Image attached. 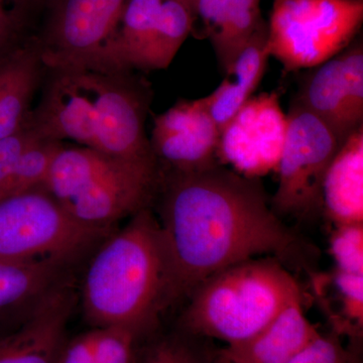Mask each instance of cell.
Masks as SVG:
<instances>
[{"instance_id": "obj_1", "label": "cell", "mask_w": 363, "mask_h": 363, "mask_svg": "<svg viewBox=\"0 0 363 363\" xmlns=\"http://www.w3.org/2000/svg\"><path fill=\"white\" fill-rule=\"evenodd\" d=\"M160 227L171 269L173 302L215 272L255 257L302 259L304 245L272 209L259 178L220 164L171 172Z\"/></svg>"}, {"instance_id": "obj_2", "label": "cell", "mask_w": 363, "mask_h": 363, "mask_svg": "<svg viewBox=\"0 0 363 363\" xmlns=\"http://www.w3.org/2000/svg\"><path fill=\"white\" fill-rule=\"evenodd\" d=\"M95 250L82 286L86 318L97 328L119 327L140 337L174 303L157 217L149 207L140 210Z\"/></svg>"}, {"instance_id": "obj_3", "label": "cell", "mask_w": 363, "mask_h": 363, "mask_svg": "<svg viewBox=\"0 0 363 363\" xmlns=\"http://www.w3.org/2000/svg\"><path fill=\"white\" fill-rule=\"evenodd\" d=\"M181 318L189 334L242 342L303 298L295 277L274 257H255L215 272L196 286Z\"/></svg>"}, {"instance_id": "obj_4", "label": "cell", "mask_w": 363, "mask_h": 363, "mask_svg": "<svg viewBox=\"0 0 363 363\" xmlns=\"http://www.w3.org/2000/svg\"><path fill=\"white\" fill-rule=\"evenodd\" d=\"M112 231L79 223L44 188L0 200V262L75 264Z\"/></svg>"}, {"instance_id": "obj_5", "label": "cell", "mask_w": 363, "mask_h": 363, "mask_svg": "<svg viewBox=\"0 0 363 363\" xmlns=\"http://www.w3.org/2000/svg\"><path fill=\"white\" fill-rule=\"evenodd\" d=\"M362 21L363 0H274L269 56L286 71L315 68L345 50Z\"/></svg>"}, {"instance_id": "obj_6", "label": "cell", "mask_w": 363, "mask_h": 363, "mask_svg": "<svg viewBox=\"0 0 363 363\" xmlns=\"http://www.w3.org/2000/svg\"><path fill=\"white\" fill-rule=\"evenodd\" d=\"M286 117L279 185L271 205L279 217L305 218L322 209L325 175L341 145L333 131L298 102L291 105Z\"/></svg>"}, {"instance_id": "obj_7", "label": "cell", "mask_w": 363, "mask_h": 363, "mask_svg": "<svg viewBox=\"0 0 363 363\" xmlns=\"http://www.w3.org/2000/svg\"><path fill=\"white\" fill-rule=\"evenodd\" d=\"M71 73L93 100L95 150L117 159L157 162L145 131L147 91L124 77L125 73Z\"/></svg>"}, {"instance_id": "obj_8", "label": "cell", "mask_w": 363, "mask_h": 363, "mask_svg": "<svg viewBox=\"0 0 363 363\" xmlns=\"http://www.w3.org/2000/svg\"><path fill=\"white\" fill-rule=\"evenodd\" d=\"M126 0H48L39 45L43 64L57 71H90L116 33Z\"/></svg>"}, {"instance_id": "obj_9", "label": "cell", "mask_w": 363, "mask_h": 363, "mask_svg": "<svg viewBox=\"0 0 363 363\" xmlns=\"http://www.w3.org/2000/svg\"><path fill=\"white\" fill-rule=\"evenodd\" d=\"M286 128L278 93L252 95L222 128L217 157L241 175L259 179L278 169Z\"/></svg>"}, {"instance_id": "obj_10", "label": "cell", "mask_w": 363, "mask_h": 363, "mask_svg": "<svg viewBox=\"0 0 363 363\" xmlns=\"http://www.w3.org/2000/svg\"><path fill=\"white\" fill-rule=\"evenodd\" d=\"M157 181V162L123 160L62 205L79 223L112 230L121 219L149 207Z\"/></svg>"}, {"instance_id": "obj_11", "label": "cell", "mask_w": 363, "mask_h": 363, "mask_svg": "<svg viewBox=\"0 0 363 363\" xmlns=\"http://www.w3.org/2000/svg\"><path fill=\"white\" fill-rule=\"evenodd\" d=\"M220 130L207 97L181 100L154 121L150 147L171 172H192L218 164Z\"/></svg>"}, {"instance_id": "obj_12", "label": "cell", "mask_w": 363, "mask_h": 363, "mask_svg": "<svg viewBox=\"0 0 363 363\" xmlns=\"http://www.w3.org/2000/svg\"><path fill=\"white\" fill-rule=\"evenodd\" d=\"M71 281L50 294L18 329L0 338V363H61L76 302Z\"/></svg>"}, {"instance_id": "obj_13", "label": "cell", "mask_w": 363, "mask_h": 363, "mask_svg": "<svg viewBox=\"0 0 363 363\" xmlns=\"http://www.w3.org/2000/svg\"><path fill=\"white\" fill-rule=\"evenodd\" d=\"M40 140H70L95 150L93 100L71 72L58 71L38 108L28 119Z\"/></svg>"}, {"instance_id": "obj_14", "label": "cell", "mask_w": 363, "mask_h": 363, "mask_svg": "<svg viewBox=\"0 0 363 363\" xmlns=\"http://www.w3.org/2000/svg\"><path fill=\"white\" fill-rule=\"evenodd\" d=\"M61 259L0 262V338L18 329L50 294L71 279Z\"/></svg>"}, {"instance_id": "obj_15", "label": "cell", "mask_w": 363, "mask_h": 363, "mask_svg": "<svg viewBox=\"0 0 363 363\" xmlns=\"http://www.w3.org/2000/svg\"><path fill=\"white\" fill-rule=\"evenodd\" d=\"M303 298L286 305L259 333L229 344L218 355L234 363H289L320 335L306 317Z\"/></svg>"}, {"instance_id": "obj_16", "label": "cell", "mask_w": 363, "mask_h": 363, "mask_svg": "<svg viewBox=\"0 0 363 363\" xmlns=\"http://www.w3.org/2000/svg\"><path fill=\"white\" fill-rule=\"evenodd\" d=\"M260 0H191L195 21H201L222 68L233 63L250 38L266 25Z\"/></svg>"}, {"instance_id": "obj_17", "label": "cell", "mask_w": 363, "mask_h": 363, "mask_svg": "<svg viewBox=\"0 0 363 363\" xmlns=\"http://www.w3.org/2000/svg\"><path fill=\"white\" fill-rule=\"evenodd\" d=\"M322 208L335 225L363 223V125L332 160L322 187Z\"/></svg>"}, {"instance_id": "obj_18", "label": "cell", "mask_w": 363, "mask_h": 363, "mask_svg": "<svg viewBox=\"0 0 363 363\" xmlns=\"http://www.w3.org/2000/svg\"><path fill=\"white\" fill-rule=\"evenodd\" d=\"M269 57L266 23L255 33L233 63L224 70L225 77L220 85L206 96L210 114L219 130L252 96L264 77Z\"/></svg>"}, {"instance_id": "obj_19", "label": "cell", "mask_w": 363, "mask_h": 363, "mask_svg": "<svg viewBox=\"0 0 363 363\" xmlns=\"http://www.w3.org/2000/svg\"><path fill=\"white\" fill-rule=\"evenodd\" d=\"M43 64L39 48L13 47L0 54V138L25 126Z\"/></svg>"}, {"instance_id": "obj_20", "label": "cell", "mask_w": 363, "mask_h": 363, "mask_svg": "<svg viewBox=\"0 0 363 363\" xmlns=\"http://www.w3.org/2000/svg\"><path fill=\"white\" fill-rule=\"evenodd\" d=\"M162 0H126L121 23L89 72L128 73L138 69L156 26Z\"/></svg>"}, {"instance_id": "obj_21", "label": "cell", "mask_w": 363, "mask_h": 363, "mask_svg": "<svg viewBox=\"0 0 363 363\" xmlns=\"http://www.w3.org/2000/svg\"><path fill=\"white\" fill-rule=\"evenodd\" d=\"M308 74L298 99L302 106L312 112L336 135L340 145L362 123L353 116L341 74L338 55Z\"/></svg>"}, {"instance_id": "obj_22", "label": "cell", "mask_w": 363, "mask_h": 363, "mask_svg": "<svg viewBox=\"0 0 363 363\" xmlns=\"http://www.w3.org/2000/svg\"><path fill=\"white\" fill-rule=\"evenodd\" d=\"M121 161L90 147L63 145L52 159L44 189L62 204L80 194Z\"/></svg>"}, {"instance_id": "obj_23", "label": "cell", "mask_w": 363, "mask_h": 363, "mask_svg": "<svg viewBox=\"0 0 363 363\" xmlns=\"http://www.w3.org/2000/svg\"><path fill=\"white\" fill-rule=\"evenodd\" d=\"M191 0H162L161 11L138 69L168 68L188 35L194 30Z\"/></svg>"}, {"instance_id": "obj_24", "label": "cell", "mask_w": 363, "mask_h": 363, "mask_svg": "<svg viewBox=\"0 0 363 363\" xmlns=\"http://www.w3.org/2000/svg\"><path fill=\"white\" fill-rule=\"evenodd\" d=\"M62 145L61 142L42 140L26 150L16 162L0 200L44 188L52 159Z\"/></svg>"}, {"instance_id": "obj_25", "label": "cell", "mask_w": 363, "mask_h": 363, "mask_svg": "<svg viewBox=\"0 0 363 363\" xmlns=\"http://www.w3.org/2000/svg\"><path fill=\"white\" fill-rule=\"evenodd\" d=\"M330 252L336 269L363 274V223L335 225Z\"/></svg>"}, {"instance_id": "obj_26", "label": "cell", "mask_w": 363, "mask_h": 363, "mask_svg": "<svg viewBox=\"0 0 363 363\" xmlns=\"http://www.w3.org/2000/svg\"><path fill=\"white\" fill-rule=\"evenodd\" d=\"M341 74L353 116L358 123L363 121V45L362 40L351 43L338 54Z\"/></svg>"}, {"instance_id": "obj_27", "label": "cell", "mask_w": 363, "mask_h": 363, "mask_svg": "<svg viewBox=\"0 0 363 363\" xmlns=\"http://www.w3.org/2000/svg\"><path fill=\"white\" fill-rule=\"evenodd\" d=\"M97 363H133L136 338L119 327H104L93 331Z\"/></svg>"}, {"instance_id": "obj_28", "label": "cell", "mask_w": 363, "mask_h": 363, "mask_svg": "<svg viewBox=\"0 0 363 363\" xmlns=\"http://www.w3.org/2000/svg\"><path fill=\"white\" fill-rule=\"evenodd\" d=\"M333 284L341 298L343 315L351 330H362L363 325V274L338 271L333 274Z\"/></svg>"}, {"instance_id": "obj_29", "label": "cell", "mask_w": 363, "mask_h": 363, "mask_svg": "<svg viewBox=\"0 0 363 363\" xmlns=\"http://www.w3.org/2000/svg\"><path fill=\"white\" fill-rule=\"evenodd\" d=\"M38 140H42L28 121L13 135L0 138V199L21 155Z\"/></svg>"}, {"instance_id": "obj_30", "label": "cell", "mask_w": 363, "mask_h": 363, "mask_svg": "<svg viewBox=\"0 0 363 363\" xmlns=\"http://www.w3.org/2000/svg\"><path fill=\"white\" fill-rule=\"evenodd\" d=\"M289 363H351V358L336 336L320 334Z\"/></svg>"}, {"instance_id": "obj_31", "label": "cell", "mask_w": 363, "mask_h": 363, "mask_svg": "<svg viewBox=\"0 0 363 363\" xmlns=\"http://www.w3.org/2000/svg\"><path fill=\"white\" fill-rule=\"evenodd\" d=\"M199 359L187 343L168 338L155 344L140 363H197Z\"/></svg>"}, {"instance_id": "obj_32", "label": "cell", "mask_w": 363, "mask_h": 363, "mask_svg": "<svg viewBox=\"0 0 363 363\" xmlns=\"http://www.w3.org/2000/svg\"><path fill=\"white\" fill-rule=\"evenodd\" d=\"M61 363H97L93 331L78 336L71 342L66 343Z\"/></svg>"}, {"instance_id": "obj_33", "label": "cell", "mask_w": 363, "mask_h": 363, "mask_svg": "<svg viewBox=\"0 0 363 363\" xmlns=\"http://www.w3.org/2000/svg\"><path fill=\"white\" fill-rule=\"evenodd\" d=\"M23 18L14 11H7L0 4V54L14 47L21 32Z\"/></svg>"}, {"instance_id": "obj_34", "label": "cell", "mask_w": 363, "mask_h": 363, "mask_svg": "<svg viewBox=\"0 0 363 363\" xmlns=\"http://www.w3.org/2000/svg\"><path fill=\"white\" fill-rule=\"evenodd\" d=\"M48 0H21V4H18V7H16V9L14 11H21L26 6H45Z\"/></svg>"}, {"instance_id": "obj_35", "label": "cell", "mask_w": 363, "mask_h": 363, "mask_svg": "<svg viewBox=\"0 0 363 363\" xmlns=\"http://www.w3.org/2000/svg\"><path fill=\"white\" fill-rule=\"evenodd\" d=\"M214 363H234L233 362H230V360L226 359V358L220 357V355H218L217 357L216 360H215Z\"/></svg>"}, {"instance_id": "obj_36", "label": "cell", "mask_w": 363, "mask_h": 363, "mask_svg": "<svg viewBox=\"0 0 363 363\" xmlns=\"http://www.w3.org/2000/svg\"><path fill=\"white\" fill-rule=\"evenodd\" d=\"M6 1L14 2V4H16V6H18V4H21V0H0V4H4V2H6Z\"/></svg>"}, {"instance_id": "obj_37", "label": "cell", "mask_w": 363, "mask_h": 363, "mask_svg": "<svg viewBox=\"0 0 363 363\" xmlns=\"http://www.w3.org/2000/svg\"><path fill=\"white\" fill-rule=\"evenodd\" d=\"M197 363H203V362H201V360L199 359V362H198Z\"/></svg>"}]
</instances>
